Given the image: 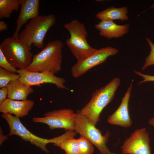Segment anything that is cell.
<instances>
[{
  "instance_id": "28",
  "label": "cell",
  "mask_w": 154,
  "mask_h": 154,
  "mask_svg": "<svg viewBox=\"0 0 154 154\" xmlns=\"http://www.w3.org/2000/svg\"><path fill=\"white\" fill-rule=\"evenodd\" d=\"M148 122L150 125L154 126V116L149 120Z\"/></svg>"
},
{
  "instance_id": "19",
  "label": "cell",
  "mask_w": 154,
  "mask_h": 154,
  "mask_svg": "<svg viewBox=\"0 0 154 154\" xmlns=\"http://www.w3.org/2000/svg\"><path fill=\"white\" fill-rule=\"evenodd\" d=\"M58 147L64 151L66 154H80L77 139L74 138L62 140Z\"/></svg>"
},
{
  "instance_id": "12",
  "label": "cell",
  "mask_w": 154,
  "mask_h": 154,
  "mask_svg": "<svg viewBox=\"0 0 154 154\" xmlns=\"http://www.w3.org/2000/svg\"><path fill=\"white\" fill-rule=\"evenodd\" d=\"M133 81L132 80L118 108L108 117L107 120L108 123L124 127H129L132 125V122L129 114L128 104Z\"/></svg>"
},
{
  "instance_id": "23",
  "label": "cell",
  "mask_w": 154,
  "mask_h": 154,
  "mask_svg": "<svg viewBox=\"0 0 154 154\" xmlns=\"http://www.w3.org/2000/svg\"><path fill=\"white\" fill-rule=\"evenodd\" d=\"M0 67L11 72L14 73H17L18 70L9 62L0 49Z\"/></svg>"
},
{
  "instance_id": "6",
  "label": "cell",
  "mask_w": 154,
  "mask_h": 154,
  "mask_svg": "<svg viewBox=\"0 0 154 154\" xmlns=\"http://www.w3.org/2000/svg\"><path fill=\"white\" fill-rule=\"evenodd\" d=\"M0 49L9 62L16 68L26 69L32 62L31 48L18 38L8 37L0 44Z\"/></svg>"
},
{
  "instance_id": "5",
  "label": "cell",
  "mask_w": 154,
  "mask_h": 154,
  "mask_svg": "<svg viewBox=\"0 0 154 154\" xmlns=\"http://www.w3.org/2000/svg\"><path fill=\"white\" fill-rule=\"evenodd\" d=\"M64 27L70 34V38L66 41V45L77 61L85 58L97 50L88 43V32L83 23L75 19L65 24Z\"/></svg>"
},
{
  "instance_id": "9",
  "label": "cell",
  "mask_w": 154,
  "mask_h": 154,
  "mask_svg": "<svg viewBox=\"0 0 154 154\" xmlns=\"http://www.w3.org/2000/svg\"><path fill=\"white\" fill-rule=\"evenodd\" d=\"M118 50L111 46L97 49L85 58L77 61L71 68L72 76L75 78L82 76L94 67L104 62L110 56L116 54Z\"/></svg>"
},
{
  "instance_id": "29",
  "label": "cell",
  "mask_w": 154,
  "mask_h": 154,
  "mask_svg": "<svg viewBox=\"0 0 154 154\" xmlns=\"http://www.w3.org/2000/svg\"></svg>"
},
{
  "instance_id": "14",
  "label": "cell",
  "mask_w": 154,
  "mask_h": 154,
  "mask_svg": "<svg viewBox=\"0 0 154 154\" xmlns=\"http://www.w3.org/2000/svg\"><path fill=\"white\" fill-rule=\"evenodd\" d=\"M34 102L31 100L19 101L7 98L0 104V112L3 114H14L21 117L27 116L32 108Z\"/></svg>"
},
{
  "instance_id": "24",
  "label": "cell",
  "mask_w": 154,
  "mask_h": 154,
  "mask_svg": "<svg viewBox=\"0 0 154 154\" xmlns=\"http://www.w3.org/2000/svg\"><path fill=\"white\" fill-rule=\"evenodd\" d=\"M134 71L135 74L141 77L143 79V80L139 82V85L147 82H154V76L143 74L140 72L135 70H134Z\"/></svg>"
},
{
  "instance_id": "20",
  "label": "cell",
  "mask_w": 154,
  "mask_h": 154,
  "mask_svg": "<svg viewBox=\"0 0 154 154\" xmlns=\"http://www.w3.org/2000/svg\"><path fill=\"white\" fill-rule=\"evenodd\" d=\"M20 75L14 73L0 67V88L7 87L10 82L19 80Z\"/></svg>"
},
{
  "instance_id": "21",
  "label": "cell",
  "mask_w": 154,
  "mask_h": 154,
  "mask_svg": "<svg viewBox=\"0 0 154 154\" xmlns=\"http://www.w3.org/2000/svg\"><path fill=\"white\" fill-rule=\"evenodd\" d=\"M77 139L80 154H92L94 150L93 144L88 140L80 136Z\"/></svg>"
},
{
  "instance_id": "15",
  "label": "cell",
  "mask_w": 154,
  "mask_h": 154,
  "mask_svg": "<svg viewBox=\"0 0 154 154\" xmlns=\"http://www.w3.org/2000/svg\"><path fill=\"white\" fill-rule=\"evenodd\" d=\"M129 27V24L119 25L110 21H101L95 25L99 35L108 39L122 37L128 32Z\"/></svg>"
},
{
  "instance_id": "17",
  "label": "cell",
  "mask_w": 154,
  "mask_h": 154,
  "mask_svg": "<svg viewBox=\"0 0 154 154\" xmlns=\"http://www.w3.org/2000/svg\"><path fill=\"white\" fill-rule=\"evenodd\" d=\"M128 12L127 8L126 7L116 8L112 6L98 13L95 16L101 21H113L116 20L124 21L129 19Z\"/></svg>"
},
{
  "instance_id": "13",
  "label": "cell",
  "mask_w": 154,
  "mask_h": 154,
  "mask_svg": "<svg viewBox=\"0 0 154 154\" xmlns=\"http://www.w3.org/2000/svg\"><path fill=\"white\" fill-rule=\"evenodd\" d=\"M20 12L17 20L16 28L12 37L18 38L21 27L29 20L39 15V0H19Z\"/></svg>"
},
{
  "instance_id": "7",
  "label": "cell",
  "mask_w": 154,
  "mask_h": 154,
  "mask_svg": "<svg viewBox=\"0 0 154 154\" xmlns=\"http://www.w3.org/2000/svg\"><path fill=\"white\" fill-rule=\"evenodd\" d=\"M74 131L96 146L100 154H117L111 152L106 145L110 136L107 131L104 135L78 110L77 112Z\"/></svg>"
},
{
  "instance_id": "11",
  "label": "cell",
  "mask_w": 154,
  "mask_h": 154,
  "mask_svg": "<svg viewBox=\"0 0 154 154\" xmlns=\"http://www.w3.org/2000/svg\"><path fill=\"white\" fill-rule=\"evenodd\" d=\"M17 73L20 75L19 80L21 82L31 86H40L42 84L48 83L54 84L58 88L67 89L64 85L66 81L64 78L48 71L31 72L23 68L18 69Z\"/></svg>"
},
{
  "instance_id": "18",
  "label": "cell",
  "mask_w": 154,
  "mask_h": 154,
  "mask_svg": "<svg viewBox=\"0 0 154 154\" xmlns=\"http://www.w3.org/2000/svg\"><path fill=\"white\" fill-rule=\"evenodd\" d=\"M20 5L19 0H0V19L8 18Z\"/></svg>"
},
{
  "instance_id": "3",
  "label": "cell",
  "mask_w": 154,
  "mask_h": 154,
  "mask_svg": "<svg viewBox=\"0 0 154 154\" xmlns=\"http://www.w3.org/2000/svg\"><path fill=\"white\" fill-rule=\"evenodd\" d=\"M1 116L7 121L9 126V136L13 135L19 136L23 140L29 141L47 153H49L46 147L48 144L52 143L54 146H58L62 140L74 138L77 134L74 131H68L62 135L50 139L43 138L36 136L28 130L22 123L19 117L13 116L9 114H2Z\"/></svg>"
},
{
  "instance_id": "22",
  "label": "cell",
  "mask_w": 154,
  "mask_h": 154,
  "mask_svg": "<svg viewBox=\"0 0 154 154\" xmlns=\"http://www.w3.org/2000/svg\"><path fill=\"white\" fill-rule=\"evenodd\" d=\"M146 40L151 49L150 53L145 58L144 65L142 70L143 71L148 67L151 65H154V44L148 38L146 37Z\"/></svg>"
},
{
  "instance_id": "16",
  "label": "cell",
  "mask_w": 154,
  "mask_h": 154,
  "mask_svg": "<svg viewBox=\"0 0 154 154\" xmlns=\"http://www.w3.org/2000/svg\"><path fill=\"white\" fill-rule=\"evenodd\" d=\"M7 88V98L13 100H26L28 95L34 91L31 86L23 84L19 80L11 81Z\"/></svg>"
},
{
  "instance_id": "2",
  "label": "cell",
  "mask_w": 154,
  "mask_h": 154,
  "mask_svg": "<svg viewBox=\"0 0 154 154\" xmlns=\"http://www.w3.org/2000/svg\"><path fill=\"white\" fill-rule=\"evenodd\" d=\"M120 83V79L116 77L106 86L96 90L89 102L79 110L80 112L95 125L100 120V114L103 109L114 98Z\"/></svg>"
},
{
  "instance_id": "26",
  "label": "cell",
  "mask_w": 154,
  "mask_h": 154,
  "mask_svg": "<svg viewBox=\"0 0 154 154\" xmlns=\"http://www.w3.org/2000/svg\"><path fill=\"white\" fill-rule=\"evenodd\" d=\"M9 135H5L3 133V129L0 128V145L2 144L3 143L8 139Z\"/></svg>"
},
{
  "instance_id": "8",
  "label": "cell",
  "mask_w": 154,
  "mask_h": 154,
  "mask_svg": "<svg viewBox=\"0 0 154 154\" xmlns=\"http://www.w3.org/2000/svg\"><path fill=\"white\" fill-rule=\"evenodd\" d=\"M77 113L70 109H62L49 111L42 117H34L32 121L47 124L50 130L63 128L74 131Z\"/></svg>"
},
{
  "instance_id": "10",
  "label": "cell",
  "mask_w": 154,
  "mask_h": 154,
  "mask_svg": "<svg viewBox=\"0 0 154 154\" xmlns=\"http://www.w3.org/2000/svg\"><path fill=\"white\" fill-rule=\"evenodd\" d=\"M149 133L145 128L135 130L121 146L122 154H151Z\"/></svg>"
},
{
  "instance_id": "27",
  "label": "cell",
  "mask_w": 154,
  "mask_h": 154,
  "mask_svg": "<svg viewBox=\"0 0 154 154\" xmlns=\"http://www.w3.org/2000/svg\"><path fill=\"white\" fill-rule=\"evenodd\" d=\"M7 25L4 21H0V31L2 32L7 30Z\"/></svg>"
},
{
  "instance_id": "25",
  "label": "cell",
  "mask_w": 154,
  "mask_h": 154,
  "mask_svg": "<svg viewBox=\"0 0 154 154\" xmlns=\"http://www.w3.org/2000/svg\"><path fill=\"white\" fill-rule=\"evenodd\" d=\"M8 90L7 87H3L0 89V104H1L7 98Z\"/></svg>"
},
{
  "instance_id": "4",
  "label": "cell",
  "mask_w": 154,
  "mask_h": 154,
  "mask_svg": "<svg viewBox=\"0 0 154 154\" xmlns=\"http://www.w3.org/2000/svg\"><path fill=\"white\" fill-rule=\"evenodd\" d=\"M56 20L53 14L39 15L27 24L25 28L19 33L18 38L30 48L33 44L37 48H43L45 36Z\"/></svg>"
},
{
  "instance_id": "1",
  "label": "cell",
  "mask_w": 154,
  "mask_h": 154,
  "mask_svg": "<svg viewBox=\"0 0 154 154\" xmlns=\"http://www.w3.org/2000/svg\"><path fill=\"white\" fill-rule=\"evenodd\" d=\"M63 47L62 42L59 40L48 42L39 52L33 55L31 62L25 69L31 72L57 73L62 70Z\"/></svg>"
}]
</instances>
